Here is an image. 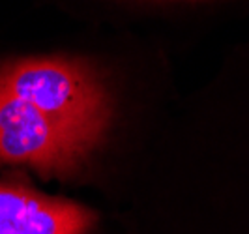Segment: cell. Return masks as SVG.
<instances>
[{"mask_svg":"<svg viewBox=\"0 0 249 234\" xmlns=\"http://www.w3.org/2000/svg\"><path fill=\"white\" fill-rule=\"evenodd\" d=\"M0 90L101 143L111 129V90L98 70L83 60L53 56L8 62L0 66Z\"/></svg>","mask_w":249,"mask_h":234,"instance_id":"6da1fadb","label":"cell"},{"mask_svg":"<svg viewBox=\"0 0 249 234\" xmlns=\"http://www.w3.org/2000/svg\"><path fill=\"white\" fill-rule=\"evenodd\" d=\"M101 144L0 90V165H21L47 178L71 180L85 173Z\"/></svg>","mask_w":249,"mask_h":234,"instance_id":"7a4b0ae2","label":"cell"},{"mask_svg":"<svg viewBox=\"0 0 249 234\" xmlns=\"http://www.w3.org/2000/svg\"><path fill=\"white\" fill-rule=\"evenodd\" d=\"M98 214L23 182H0V234H90Z\"/></svg>","mask_w":249,"mask_h":234,"instance_id":"3957f363","label":"cell"}]
</instances>
